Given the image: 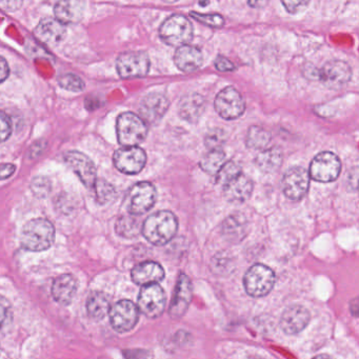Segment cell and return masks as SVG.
Masks as SVG:
<instances>
[{
  "mask_svg": "<svg viewBox=\"0 0 359 359\" xmlns=\"http://www.w3.org/2000/svg\"><path fill=\"white\" fill-rule=\"evenodd\" d=\"M177 230V218L170 211L157 212L142 224V234L154 245H165L175 236Z\"/></svg>",
  "mask_w": 359,
  "mask_h": 359,
  "instance_id": "cell-1",
  "label": "cell"
},
{
  "mask_svg": "<svg viewBox=\"0 0 359 359\" xmlns=\"http://www.w3.org/2000/svg\"><path fill=\"white\" fill-rule=\"evenodd\" d=\"M55 239V228L49 220L36 218L25 224L20 235V243L28 251H46Z\"/></svg>",
  "mask_w": 359,
  "mask_h": 359,
  "instance_id": "cell-2",
  "label": "cell"
},
{
  "mask_svg": "<svg viewBox=\"0 0 359 359\" xmlns=\"http://www.w3.org/2000/svg\"><path fill=\"white\" fill-rule=\"evenodd\" d=\"M117 137L123 147H134L142 144L148 134V127L142 117L134 113H123L117 119Z\"/></svg>",
  "mask_w": 359,
  "mask_h": 359,
  "instance_id": "cell-3",
  "label": "cell"
},
{
  "mask_svg": "<svg viewBox=\"0 0 359 359\" xmlns=\"http://www.w3.org/2000/svg\"><path fill=\"white\" fill-rule=\"evenodd\" d=\"M159 36L163 43L172 47L187 45L193 39L192 24L184 16H171L161 25Z\"/></svg>",
  "mask_w": 359,
  "mask_h": 359,
  "instance_id": "cell-4",
  "label": "cell"
},
{
  "mask_svg": "<svg viewBox=\"0 0 359 359\" xmlns=\"http://www.w3.org/2000/svg\"><path fill=\"white\" fill-rule=\"evenodd\" d=\"M275 274L264 264H254L245 276V291L253 297H264L272 291Z\"/></svg>",
  "mask_w": 359,
  "mask_h": 359,
  "instance_id": "cell-5",
  "label": "cell"
},
{
  "mask_svg": "<svg viewBox=\"0 0 359 359\" xmlns=\"http://www.w3.org/2000/svg\"><path fill=\"white\" fill-rule=\"evenodd\" d=\"M156 198V189L151 182H138L128 193V211L133 215H142L154 205Z\"/></svg>",
  "mask_w": 359,
  "mask_h": 359,
  "instance_id": "cell-6",
  "label": "cell"
},
{
  "mask_svg": "<svg viewBox=\"0 0 359 359\" xmlns=\"http://www.w3.org/2000/svg\"><path fill=\"white\" fill-rule=\"evenodd\" d=\"M165 294L158 283L142 285L138 296V310L149 318H157L165 308Z\"/></svg>",
  "mask_w": 359,
  "mask_h": 359,
  "instance_id": "cell-7",
  "label": "cell"
},
{
  "mask_svg": "<svg viewBox=\"0 0 359 359\" xmlns=\"http://www.w3.org/2000/svg\"><path fill=\"white\" fill-rule=\"evenodd\" d=\"M116 68L121 79H140L148 74L150 60L144 52H127L117 58Z\"/></svg>",
  "mask_w": 359,
  "mask_h": 359,
  "instance_id": "cell-8",
  "label": "cell"
},
{
  "mask_svg": "<svg viewBox=\"0 0 359 359\" xmlns=\"http://www.w3.org/2000/svg\"><path fill=\"white\" fill-rule=\"evenodd\" d=\"M214 106L216 112L226 121L238 118L245 110L243 95L232 87L226 88L218 93Z\"/></svg>",
  "mask_w": 359,
  "mask_h": 359,
  "instance_id": "cell-9",
  "label": "cell"
},
{
  "mask_svg": "<svg viewBox=\"0 0 359 359\" xmlns=\"http://www.w3.org/2000/svg\"><path fill=\"white\" fill-rule=\"evenodd\" d=\"M341 171V163L335 154L323 152L314 157L309 175L319 182H334Z\"/></svg>",
  "mask_w": 359,
  "mask_h": 359,
  "instance_id": "cell-10",
  "label": "cell"
},
{
  "mask_svg": "<svg viewBox=\"0 0 359 359\" xmlns=\"http://www.w3.org/2000/svg\"><path fill=\"white\" fill-rule=\"evenodd\" d=\"M110 321L113 329L126 333L134 329L140 317L138 308L131 300H121L110 309Z\"/></svg>",
  "mask_w": 359,
  "mask_h": 359,
  "instance_id": "cell-11",
  "label": "cell"
},
{
  "mask_svg": "<svg viewBox=\"0 0 359 359\" xmlns=\"http://www.w3.org/2000/svg\"><path fill=\"white\" fill-rule=\"evenodd\" d=\"M115 167L125 174L140 173L147 163V154L142 149L138 148L137 146L123 147L115 152L114 157Z\"/></svg>",
  "mask_w": 359,
  "mask_h": 359,
  "instance_id": "cell-12",
  "label": "cell"
},
{
  "mask_svg": "<svg viewBox=\"0 0 359 359\" xmlns=\"http://www.w3.org/2000/svg\"><path fill=\"white\" fill-rule=\"evenodd\" d=\"M352 70L346 62L341 60L327 62L321 70L317 71V79L331 89H338L351 81Z\"/></svg>",
  "mask_w": 359,
  "mask_h": 359,
  "instance_id": "cell-13",
  "label": "cell"
},
{
  "mask_svg": "<svg viewBox=\"0 0 359 359\" xmlns=\"http://www.w3.org/2000/svg\"><path fill=\"white\" fill-rule=\"evenodd\" d=\"M310 186V175L306 169L294 167L287 170L281 182V188L287 198L292 201L302 199L306 194Z\"/></svg>",
  "mask_w": 359,
  "mask_h": 359,
  "instance_id": "cell-14",
  "label": "cell"
},
{
  "mask_svg": "<svg viewBox=\"0 0 359 359\" xmlns=\"http://www.w3.org/2000/svg\"><path fill=\"white\" fill-rule=\"evenodd\" d=\"M65 161L86 187H94L96 182V168L87 155L79 151H71L67 153Z\"/></svg>",
  "mask_w": 359,
  "mask_h": 359,
  "instance_id": "cell-15",
  "label": "cell"
},
{
  "mask_svg": "<svg viewBox=\"0 0 359 359\" xmlns=\"http://www.w3.org/2000/svg\"><path fill=\"white\" fill-rule=\"evenodd\" d=\"M192 292L193 287L190 279L184 273H182L178 277L173 299L170 306V315L172 318L178 319L186 314L192 300Z\"/></svg>",
  "mask_w": 359,
  "mask_h": 359,
  "instance_id": "cell-16",
  "label": "cell"
},
{
  "mask_svg": "<svg viewBox=\"0 0 359 359\" xmlns=\"http://www.w3.org/2000/svg\"><path fill=\"white\" fill-rule=\"evenodd\" d=\"M66 25L56 18H45L35 29V36L48 47H55L64 41L67 34Z\"/></svg>",
  "mask_w": 359,
  "mask_h": 359,
  "instance_id": "cell-17",
  "label": "cell"
},
{
  "mask_svg": "<svg viewBox=\"0 0 359 359\" xmlns=\"http://www.w3.org/2000/svg\"><path fill=\"white\" fill-rule=\"evenodd\" d=\"M310 321V313L304 306L295 304L289 306L281 315L280 327L285 334L295 335L300 333Z\"/></svg>",
  "mask_w": 359,
  "mask_h": 359,
  "instance_id": "cell-18",
  "label": "cell"
},
{
  "mask_svg": "<svg viewBox=\"0 0 359 359\" xmlns=\"http://www.w3.org/2000/svg\"><path fill=\"white\" fill-rule=\"evenodd\" d=\"M169 109V100L161 94H151L142 100L140 107V117L144 123H155Z\"/></svg>",
  "mask_w": 359,
  "mask_h": 359,
  "instance_id": "cell-19",
  "label": "cell"
},
{
  "mask_svg": "<svg viewBox=\"0 0 359 359\" xmlns=\"http://www.w3.org/2000/svg\"><path fill=\"white\" fill-rule=\"evenodd\" d=\"M252 191H253V182L243 173L224 184V197L230 203H243L250 198Z\"/></svg>",
  "mask_w": 359,
  "mask_h": 359,
  "instance_id": "cell-20",
  "label": "cell"
},
{
  "mask_svg": "<svg viewBox=\"0 0 359 359\" xmlns=\"http://www.w3.org/2000/svg\"><path fill=\"white\" fill-rule=\"evenodd\" d=\"M85 0H57L54 14L64 25L77 24L85 12Z\"/></svg>",
  "mask_w": 359,
  "mask_h": 359,
  "instance_id": "cell-21",
  "label": "cell"
},
{
  "mask_svg": "<svg viewBox=\"0 0 359 359\" xmlns=\"http://www.w3.org/2000/svg\"><path fill=\"white\" fill-rule=\"evenodd\" d=\"M203 53L198 48L190 45L178 47L174 55V62L180 71L184 73L194 72L203 65Z\"/></svg>",
  "mask_w": 359,
  "mask_h": 359,
  "instance_id": "cell-22",
  "label": "cell"
},
{
  "mask_svg": "<svg viewBox=\"0 0 359 359\" xmlns=\"http://www.w3.org/2000/svg\"><path fill=\"white\" fill-rule=\"evenodd\" d=\"M132 280L138 285H151L163 280L165 271L161 264L155 262H144L137 264L132 270Z\"/></svg>",
  "mask_w": 359,
  "mask_h": 359,
  "instance_id": "cell-23",
  "label": "cell"
},
{
  "mask_svg": "<svg viewBox=\"0 0 359 359\" xmlns=\"http://www.w3.org/2000/svg\"><path fill=\"white\" fill-rule=\"evenodd\" d=\"M77 292V281L71 274L60 275L52 285V296L58 304L69 306Z\"/></svg>",
  "mask_w": 359,
  "mask_h": 359,
  "instance_id": "cell-24",
  "label": "cell"
},
{
  "mask_svg": "<svg viewBox=\"0 0 359 359\" xmlns=\"http://www.w3.org/2000/svg\"><path fill=\"white\" fill-rule=\"evenodd\" d=\"M249 231L247 218L243 214H233L222 224V232L224 238L232 243H238L247 236Z\"/></svg>",
  "mask_w": 359,
  "mask_h": 359,
  "instance_id": "cell-25",
  "label": "cell"
},
{
  "mask_svg": "<svg viewBox=\"0 0 359 359\" xmlns=\"http://www.w3.org/2000/svg\"><path fill=\"white\" fill-rule=\"evenodd\" d=\"M205 108V102L199 94H189L180 104V115L188 123H194L201 118Z\"/></svg>",
  "mask_w": 359,
  "mask_h": 359,
  "instance_id": "cell-26",
  "label": "cell"
},
{
  "mask_svg": "<svg viewBox=\"0 0 359 359\" xmlns=\"http://www.w3.org/2000/svg\"><path fill=\"white\" fill-rule=\"evenodd\" d=\"M110 299L102 292H94L87 302V311L90 317L95 320H102L110 312Z\"/></svg>",
  "mask_w": 359,
  "mask_h": 359,
  "instance_id": "cell-27",
  "label": "cell"
},
{
  "mask_svg": "<svg viewBox=\"0 0 359 359\" xmlns=\"http://www.w3.org/2000/svg\"><path fill=\"white\" fill-rule=\"evenodd\" d=\"M256 165L264 173H273L280 168L283 163V152L280 149L271 148L262 151L256 157Z\"/></svg>",
  "mask_w": 359,
  "mask_h": 359,
  "instance_id": "cell-28",
  "label": "cell"
},
{
  "mask_svg": "<svg viewBox=\"0 0 359 359\" xmlns=\"http://www.w3.org/2000/svg\"><path fill=\"white\" fill-rule=\"evenodd\" d=\"M115 229H116L117 234L121 236L125 237V238H133L140 234L142 224L136 215L131 214L129 216H121L117 220Z\"/></svg>",
  "mask_w": 359,
  "mask_h": 359,
  "instance_id": "cell-29",
  "label": "cell"
},
{
  "mask_svg": "<svg viewBox=\"0 0 359 359\" xmlns=\"http://www.w3.org/2000/svg\"><path fill=\"white\" fill-rule=\"evenodd\" d=\"M224 161H226V153L222 149H213L205 155L199 165L203 171L215 175L224 165Z\"/></svg>",
  "mask_w": 359,
  "mask_h": 359,
  "instance_id": "cell-30",
  "label": "cell"
},
{
  "mask_svg": "<svg viewBox=\"0 0 359 359\" xmlns=\"http://www.w3.org/2000/svg\"><path fill=\"white\" fill-rule=\"evenodd\" d=\"M271 142V133L262 127H251L248 131L247 146L254 150L266 148Z\"/></svg>",
  "mask_w": 359,
  "mask_h": 359,
  "instance_id": "cell-31",
  "label": "cell"
},
{
  "mask_svg": "<svg viewBox=\"0 0 359 359\" xmlns=\"http://www.w3.org/2000/svg\"><path fill=\"white\" fill-rule=\"evenodd\" d=\"M233 259L232 255L226 252H220L214 256L211 262V270L214 274L224 275L232 271Z\"/></svg>",
  "mask_w": 359,
  "mask_h": 359,
  "instance_id": "cell-32",
  "label": "cell"
},
{
  "mask_svg": "<svg viewBox=\"0 0 359 359\" xmlns=\"http://www.w3.org/2000/svg\"><path fill=\"white\" fill-rule=\"evenodd\" d=\"M94 187H95L96 198L100 205H106L114 199L115 194H116L115 188L107 180H96Z\"/></svg>",
  "mask_w": 359,
  "mask_h": 359,
  "instance_id": "cell-33",
  "label": "cell"
},
{
  "mask_svg": "<svg viewBox=\"0 0 359 359\" xmlns=\"http://www.w3.org/2000/svg\"><path fill=\"white\" fill-rule=\"evenodd\" d=\"M241 173H243L241 165L235 161H230L224 163L219 171L216 173V175H217L216 180H217L218 184H224Z\"/></svg>",
  "mask_w": 359,
  "mask_h": 359,
  "instance_id": "cell-34",
  "label": "cell"
},
{
  "mask_svg": "<svg viewBox=\"0 0 359 359\" xmlns=\"http://www.w3.org/2000/svg\"><path fill=\"white\" fill-rule=\"evenodd\" d=\"M58 83H60V87H62V89L71 92H81L86 88L83 79L74 74L62 75L58 79Z\"/></svg>",
  "mask_w": 359,
  "mask_h": 359,
  "instance_id": "cell-35",
  "label": "cell"
},
{
  "mask_svg": "<svg viewBox=\"0 0 359 359\" xmlns=\"http://www.w3.org/2000/svg\"><path fill=\"white\" fill-rule=\"evenodd\" d=\"M190 15L197 22H201V24L211 28H222L226 22L219 14H201L197 12H191Z\"/></svg>",
  "mask_w": 359,
  "mask_h": 359,
  "instance_id": "cell-36",
  "label": "cell"
},
{
  "mask_svg": "<svg viewBox=\"0 0 359 359\" xmlns=\"http://www.w3.org/2000/svg\"><path fill=\"white\" fill-rule=\"evenodd\" d=\"M226 136L224 130L214 129L205 136V144L210 150L222 149V144L226 142Z\"/></svg>",
  "mask_w": 359,
  "mask_h": 359,
  "instance_id": "cell-37",
  "label": "cell"
},
{
  "mask_svg": "<svg viewBox=\"0 0 359 359\" xmlns=\"http://www.w3.org/2000/svg\"><path fill=\"white\" fill-rule=\"evenodd\" d=\"M31 189L37 197H46L51 191V182L48 178L41 176V177H36L32 180Z\"/></svg>",
  "mask_w": 359,
  "mask_h": 359,
  "instance_id": "cell-38",
  "label": "cell"
},
{
  "mask_svg": "<svg viewBox=\"0 0 359 359\" xmlns=\"http://www.w3.org/2000/svg\"><path fill=\"white\" fill-rule=\"evenodd\" d=\"M12 319V310L9 302L0 297V331L10 325Z\"/></svg>",
  "mask_w": 359,
  "mask_h": 359,
  "instance_id": "cell-39",
  "label": "cell"
},
{
  "mask_svg": "<svg viewBox=\"0 0 359 359\" xmlns=\"http://www.w3.org/2000/svg\"><path fill=\"white\" fill-rule=\"evenodd\" d=\"M281 3L289 13L297 14L306 9L310 0H281Z\"/></svg>",
  "mask_w": 359,
  "mask_h": 359,
  "instance_id": "cell-40",
  "label": "cell"
},
{
  "mask_svg": "<svg viewBox=\"0 0 359 359\" xmlns=\"http://www.w3.org/2000/svg\"><path fill=\"white\" fill-rule=\"evenodd\" d=\"M12 133L11 121L7 114L0 112V142H6Z\"/></svg>",
  "mask_w": 359,
  "mask_h": 359,
  "instance_id": "cell-41",
  "label": "cell"
},
{
  "mask_svg": "<svg viewBox=\"0 0 359 359\" xmlns=\"http://www.w3.org/2000/svg\"><path fill=\"white\" fill-rule=\"evenodd\" d=\"M215 67L220 72H232L234 70L235 67L230 60L226 58L218 56L215 60Z\"/></svg>",
  "mask_w": 359,
  "mask_h": 359,
  "instance_id": "cell-42",
  "label": "cell"
},
{
  "mask_svg": "<svg viewBox=\"0 0 359 359\" xmlns=\"http://www.w3.org/2000/svg\"><path fill=\"white\" fill-rule=\"evenodd\" d=\"M16 171V167L12 163H1L0 165V180H8L13 175Z\"/></svg>",
  "mask_w": 359,
  "mask_h": 359,
  "instance_id": "cell-43",
  "label": "cell"
},
{
  "mask_svg": "<svg viewBox=\"0 0 359 359\" xmlns=\"http://www.w3.org/2000/svg\"><path fill=\"white\" fill-rule=\"evenodd\" d=\"M22 5V0H1L0 6L6 10V11H15L20 9Z\"/></svg>",
  "mask_w": 359,
  "mask_h": 359,
  "instance_id": "cell-44",
  "label": "cell"
},
{
  "mask_svg": "<svg viewBox=\"0 0 359 359\" xmlns=\"http://www.w3.org/2000/svg\"><path fill=\"white\" fill-rule=\"evenodd\" d=\"M9 66L3 57H0V83H4L9 76Z\"/></svg>",
  "mask_w": 359,
  "mask_h": 359,
  "instance_id": "cell-45",
  "label": "cell"
},
{
  "mask_svg": "<svg viewBox=\"0 0 359 359\" xmlns=\"http://www.w3.org/2000/svg\"><path fill=\"white\" fill-rule=\"evenodd\" d=\"M248 1H249V5L252 8L260 9V8H264L268 4L269 0H248Z\"/></svg>",
  "mask_w": 359,
  "mask_h": 359,
  "instance_id": "cell-46",
  "label": "cell"
},
{
  "mask_svg": "<svg viewBox=\"0 0 359 359\" xmlns=\"http://www.w3.org/2000/svg\"><path fill=\"white\" fill-rule=\"evenodd\" d=\"M163 1H165V3H176V1H178V0H163Z\"/></svg>",
  "mask_w": 359,
  "mask_h": 359,
  "instance_id": "cell-47",
  "label": "cell"
}]
</instances>
